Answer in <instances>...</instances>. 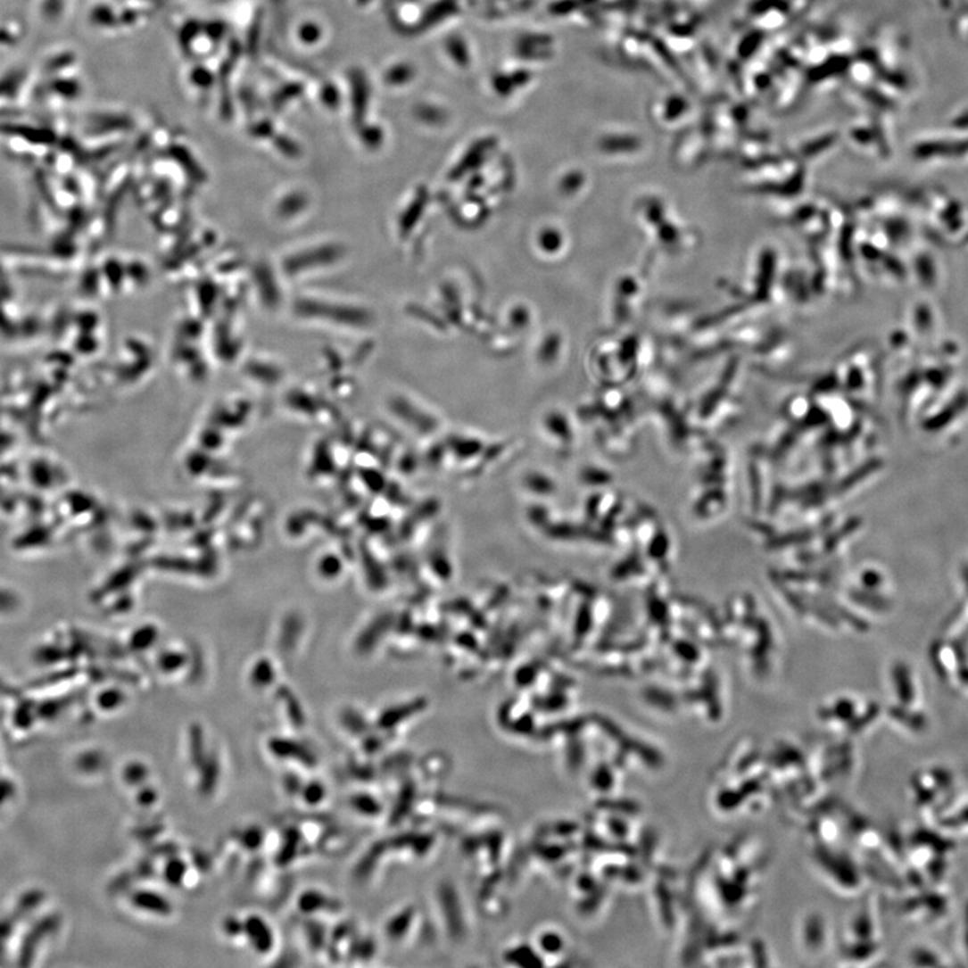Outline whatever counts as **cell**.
<instances>
[{
	"mask_svg": "<svg viewBox=\"0 0 968 968\" xmlns=\"http://www.w3.org/2000/svg\"><path fill=\"white\" fill-rule=\"evenodd\" d=\"M249 930L252 932V939H253L254 946L256 948L261 949V951H267L270 948L272 944V938H270V931H268L267 925L260 919H252L249 922Z\"/></svg>",
	"mask_w": 968,
	"mask_h": 968,
	"instance_id": "obj_1",
	"label": "cell"
},
{
	"mask_svg": "<svg viewBox=\"0 0 968 968\" xmlns=\"http://www.w3.org/2000/svg\"><path fill=\"white\" fill-rule=\"evenodd\" d=\"M303 92V85L301 84H289L285 85L283 89L278 90L275 95H273V105L277 110H280L283 105H285L289 100L295 99L299 95Z\"/></svg>",
	"mask_w": 968,
	"mask_h": 968,
	"instance_id": "obj_2",
	"label": "cell"
},
{
	"mask_svg": "<svg viewBox=\"0 0 968 968\" xmlns=\"http://www.w3.org/2000/svg\"><path fill=\"white\" fill-rule=\"evenodd\" d=\"M191 81L198 87H211L214 82V76L205 68H195L191 71Z\"/></svg>",
	"mask_w": 968,
	"mask_h": 968,
	"instance_id": "obj_3",
	"label": "cell"
},
{
	"mask_svg": "<svg viewBox=\"0 0 968 968\" xmlns=\"http://www.w3.org/2000/svg\"><path fill=\"white\" fill-rule=\"evenodd\" d=\"M200 31V23L195 22V21H194V22L193 21H190V22L186 23L182 28V31H180V45H182V46H188V45H191L193 39L197 38Z\"/></svg>",
	"mask_w": 968,
	"mask_h": 968,
	"instance_id": "obj_4",
	"label": "cell"
},
{
	"mask_svg": "<svg viewBox=\"0 0 968 968\" xmlns=\"http://www.w3.org/2000/svg\"><path fill=\"white\" fill-rule=\"evenodd\" d=\"M320 36H322L320 29L318 28L317 25H314V23H306V25L302 26L301 30H299V38L307 45H312L315 44V42L319 41Z\"/></svg>",
	"mask_w": 968,
	"mask_h": 968,
	"instance_id": "obj_5",
	"label": "cell"
},
{
	"mask_svg": "<svg viewBox=\"0 0 968 968\" xmlns=\"http://www.w3.org/2000/svg\"><path fill=\"white\" fill-rule=\"evenodd\" d=\"M320 99H322V102L325 103L327 107L335 108L339 103V95L333 85H327V87H323L322 93H320Z\"/></svg>",
	"mask_w": 968,
	"mask_h": 968,
	"instance_id": "obj_6",
	"label": "cell"
},
{
	"mask_svg": "<svg viewBox=\"0 0 968 968\" xmlns=\"http://www.w3.org/2000/svg\"><path fill=\"white\" fill-rule=\"evenodd\" d=\"M206 30H208V34L211 38L219 39L224 36L225 26L222 23H211V25L206 26Z\"/></svg>",
	"mask_w": 968,
	"mask_h": 968,
	"instance_id": "obj_7",
	"label": "cell"
}]
</instances>
